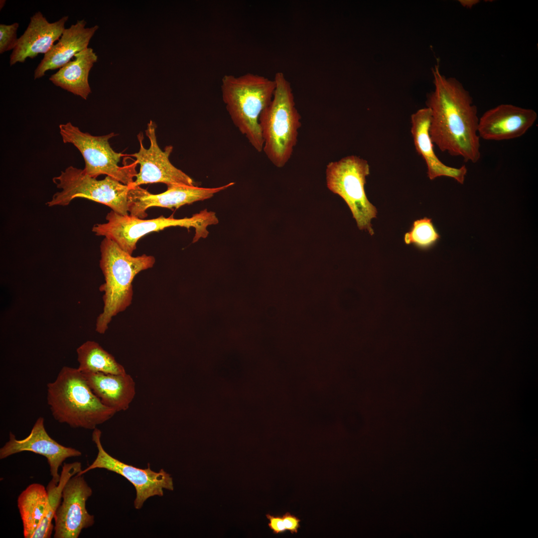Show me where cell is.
Segmentation results:
<instances>
[{
  "label": "cell",
  "mask_w": 538,
  "mask_h": 538,
  "mask_svg": "<svg viewBox=\"0 0 538 538\" xmlns=\"http://www.w3.org/2000/svg\"><path fill=\"white\" fill-rule=\"evenodd\" d=\"M432 72L434 90L426 101L432 141L442 152L476 163L481 157L479 118L473 98L459 81L443 75L438 65Z\"/></svg>",
  "instance_id": "6da1fadb"
},
{
  "label": "cell",
  "mask_w": 538,
  "mask_h": 538,
  "mask_svg": "<svg viewBox=\"0 0 538 538\" xmlns=\"http://www.w3.org/2000/svg\"><path fill=\"white\" fill-rule=\"evenodd\" d=\"M47 388V404L52 416L72 428L94 430L116 413L102 403L78 368L63 367Z\"/></svg>",
  "instance_id": "7a4b0ae2"
},
{
  "label": "cell",
  "mask_w": 538,
  "mask_h": 538,
  "mask_svg": "<svg viewBox=\"0 0 538 538\" xmlns=\"http://www.w3.org/2000/svg\"><path fill=\"white\" fill-rule=\"evenodd\" d=\"M100 252V267L105 282L99 290L104 293V307L97 318L96 331L104 334L113 318L131 304L132 282L135 275L152 268L155 260L153 256L145 254L133 257L107 238L101 242Z\"/></svg>",
  "instance_id": "3957f363"
},
{
  "label": "cell",
  "mask_w": 538,
  "mask_h": 538,
  "mask_svg": "<svg viewBox=\"0 0 538 538\" xmlns=\"http://www.w3.org/2000/svg\"><path fill=\"white\" fill-rule=\"evenodd\" d=\"M274 79L253 73L222 78V100L229 115L239 132L258 152L263 151V139L260 117L270 103L274 92Z\"/></svg>",
  "instance_id": "277c9868"
},
{
  "label": "cell",
  "mask_w": 538,
  "mask_h": 538,
  "mask_svg": "<svg viewBox=\"0 0 538 538\" xmlns=\"http://www.w3.org/2000/svg\"><path fill=\"white\" fill-rule=\"evenodd\" d=\"M273 79V96L261 113L259 123L264 141L263 151L275 166L281 168L290 159L296 145L301 116L291 84L284 74L278 72Z\"/></svg>",
  "instance_id": "5b68a950"
},
{
  "label": "cell",
  "mask_w": 538,
  "mask_h": 538,
  "mask_svg": "<svg viewBox=\"0 0 538 538\" xmlns=\"http://www.w3.org/2000/svg\"><path fill=\"white\" fill-rule=\"evenodd\" d=\"M107 223L97 224L92 228L96 235L104 236L115 242L123 250L132 255L137 242L149 233L158 232L170 227L179 226L187 229H195L193 243L201 238L207 237V228L218 223L213 212L206 210L193 215L191 217L175 219L173 215L163 216L149 220L140 219L130 215H122L113 211L107 214Z\"/></svg>",
  "instance_id": "8992f818"
},
{
  "label": "cell",
  "mask_w": 538,
  "mask_h": 538,
  "mask_svg": "<svg viewBox=\"0 0 538 538\" xmlns=\"http://www.w3.org/2000/svg\"><path fill=\"white\" fill-rule=\"evenodd\" d=\"M52 181L60 191L46 203L48 207L66 206L74 199L82 198L104 204L119 214L129 215L128 194L131 187L111 176L97 180L83 169L70 166Z\"/></svg>",
  "instance_id": "52a82bcc"
},
{
  "label": "cell",
  "mask_w": 538,
  "mask_h": 538,
  "mask_svg": "<svg viewBox=\"0 0 538 538\" xmlns=\"http://www.w3.org/2000/svg\"><path fill=\"white\" fill-rule=\"evenodd\" d=\"M369 174L368 161L354 155L329 162L326 168L328 188L345 201L358 228L373 235L371 220L377 217V210L365 193L366 178Z\"/></svg>",
  "instance_id": "ba28073f"
},
{
  "label": "cell",
  "mask_w": 538,
  "mask_h": 538,
  "mask_svg": "<svg viewBox=\"0 0 538 538\" xmlns=\"http://www.w3.org/2000/svg\"><path fill=\"white\" fill-rule=\"evenodd\" d=\"M59 133L63 142L71 143L80 152L85 161L84 172L97 178L100 175L111 176L123 184L130 185L136 174V163L120 166L121 153L115 151L109 140L114 133L102 136H93L82 132L71 122L60 124Z\"/></svg>",
  "instance_id": "9c48e42d"
},
{
  "label": "cell",
  "mask_w": 538,
  "mask_h": 538,
  "mask_svg": "<svg viewBox=\"0 0 538 538\" xmlns=\"http://www.w3.org/2000/svg\"><path fill=\"white\" fill-rule=\"evenodd\" d=\"M101 435L100 429L96 428L93 430L92 440L98 449L97 457L90 465L77 475H83L96 468H103L123 476L135 489L134 506L136 509L141 508L144 502L151 497L162 496L163 489L173 490L172 478L163 469L159 472H154L150 469L149 464L147 468L140 469L121 462L108 454L102 446Z\"/></svg>",
  "instance_id": "30bf717a"
},
{
  "label": "cell",
  "mask_w": 538,
  "mask_h": 538,
  "mask_svg": "<svg viewBox=\"0 0 538 538\" xmlns=\"http://www.w3.org/2000/svg\"><path fill=\"white\" fill-rule=\"evenodd\" d=\"M156 125L152 121L147 124L146 135L150 141L148 148L143 145V135L139 133L137 137L140 148L131 156L135 158V163L140 165L139 171L131 187L142 184L163 183L167 185L194 186L192 179L182 170L174 166L169 157L173 150L171 145L166 146L163 151L159 147L156 136Z\"/></svg>",
  "instance_id": "8fae6325"
},
{
  "label": "cell",
  "mask_w": 538,
  "mask_h": 538,
  "mask_svg": "<svg viewBox=\"0 0 538 538\" xmlns=\"http://www.w3.org/2000/svg\"><path fill=\"white\" fill-rule=\"evenodd\" d=\"M92 490L83 475H75L64 487L62 500L53 520L54 538H78L83 529L92 526L94 516L86 509Z\"/></svg>",
  "instance_id": "7c38bea8"
},
{
  "label": "cell",
  "mask_w": 538,
  "mask_h": 538,
  "mask_svg": "<svg viewBox=\"0 0 538 538\" xmlns=\"http://www.w3.org/2000/svg\"><path fill=\"white\" fill-rule=\"evenodd\" d=\"M23 451L33 452L45 457L49 466L51 481L56 484L60 478L59 468L63 462L67 458L82 455L80 451L63 446L51 438L45 429L44 418L41 416L36 420L29 435L23 439H17L9 432L8 440L0 449V459H3Z\"/></svg>",
  "instance_id": "4fadbf2b"
},
{
  "label": "cell",
  "mask_w": 538,
  "mask_h": 538,
  "mask_svg": "<svg viewBox=\"0 0 538 538\" xmlns=\"http://www.w3.org/2000/svg\"><path fill=\"white\" fill-rule=\"evenodd\" d=\"M234 184L230 182L215 188L170 185L167 186L165 192L157 194H151L139 186L131 187L128 194L129 212L131 216L143 219L147 216L146 211L150 207L178 208L185 204L209 199Z\"/></svg>",
  "instance_id": "5bb4252c"
},
{
  "label": "cell",
  "mask_w": 538,
  "mask_h": 538,
  "mask_svg": "<svg viewBox=\"0 0 538 538\" xmlns=\"http://www.w3.org/2000/svg\"><path fill=\"white\" fill-rule=\"evenodd\" d=\"M538 118L536 112L512 104H503L486 111L479 118L480 138L502 141L524 135Z\"/></svg>",
  "instance_id": "9a60e30c"
},
{
  "label": "cell",
  "mask_w": 538,
  "mask_h": 538,
  "mask_svg": "<svg viewBox=\"0 0 538 538\" xmlns=\"http://www.w3.org/2000/svg\"><path fill=\"white\" fill-rule=\"evenodd\" d=\"M68 19L64 16L54 22H49L40 11L35 13L18 38L9 57V65L23 63L27 58H34L39 54H46L59 40Z\"/></svg>",
  "instance_id": "2e32d148"
},
{
  "label": "cell",
  "mask_w": 538,
  "mask_h": 538,
  "mask_svg": "<svg viewBox=\"0 0 538 538\" xmlns=\"http://www.w3.org/2000/svg\"><path fill=\"white\" fill-rule=\"evenodd\" d=\"M431 112L427 107L420 109L411 116V133L416 151L425 161L430 180L445 176L463 184L467 172L465 165L456 168L444 164L436 156L429 134Z\"/></svg>",
  "instance_id": "e0dca14e"
},
{
  "label": "cell",
  "mask_w": 538,
  "mask_h": 538,
  "mask_svg": "<svg viewBox=\"0 0 538 538\" xmlns=\"http://www.w3.org/2000/svg\"><path fill=\"white\" fill-rule=\"evenodd\" d=\"M86 24L84 19L78 20L76 24L64 30L58 42L44 54L35 69L34 79L42 77L48 70L61 68L77 53L88 48L99 26L85 27Z\"/></svg>",
  "instance_id": "ac0fdd59"
},
{
  "label": "cell",
  "mask_w": 538,
  "mask_h": 538,
  "mask_svg": "<svg viewBox=\"0 0 538 538\" xmlns=\"http://www.w3.org/2000/svg\"><path fill=\"white\" fill-rule=\"evenodd\" d=\"M82 373L90 388L103 404L116 412L129 408L135 395V383L130 375Z\"/></svg>",
  "instance_id": "d6986e66"
},
{
  "label": "cell",
  "mask_w": 538,
  "mask_h": 538,
  "mask_svg": "<svg viewBox=\"0 0 538 538\" xmlns=\"http://www.w3.org/2000/svg\"><path fill=\"white\" fill-rule=\"evenodd\" d=\"M73 61L64 65L49 80L55 86L86 100L91 90L88 82L90 71L98 56L92 48L77 53Z\"/></svg>",
  "instance_id": "ffe728a7"
},
{
  "label": "cell",
  "mask_w": 538,
  "mask_h": 538,
  "mask_svg": "<svg viewBox=\"0 0 538 538\" xmlns=\"http://www.w3.org/2000/svg\"><path fill=\"white\" fill-rule=\"evenodd\" d=\"M24 538H32L44 518L48 506L46 488L39 483L28 486L17 498Z\"/></svg>",
  "instance_id": "44dd1931"
},
{
  "label": "cell",
  "mask_w": 538,
  "mask_h": 538,
  "mask_svg": "<svg viewBox=\"0 0 538 538\" xmlns=\"http://www.w3.org/2000/svg\"><path fill=\"white\" fill-rule=\"evenodd\" d=\"M78 369L82 373L125 374L126 371L115 358L98 343L88 340L76 350Z\"/></svg>",
  "instance_id": "7402d4cb"
},
{
  "label": "cell",
  "mask_w": 538,
  "mask_h": 538,
  "mask_svg": "<svg viewBox=\"0 0 538 538\" xmlns=\"http://www.w3.org/2000/svg\"><path fill=\"white\" fill-rule=\"evenodd\" d=\"M82 470L79 462L64 463L62 466L60 480L57 484L50 481L46 490L48 496L47 510L44 518L32 538H49L54 530L52 523L56 510L62 500V491L64 486L72 476Z\"/></svg>",
  "instance_id": "603a6c76"
},
{
  "label": "cell",
  "mask_w": 538,
  "mask_h": 538,
  "mask_svg": "<svg viewBox=\"0 0 538 538\" xmlns=\"http://www.w3.org/2000/svg\"><path fill=\"white\" fill-rule=\"evenodd\" d=\"M440 237L430 218L424 217L414 221L409 231L404 236L406 244H412L422 250L432 247Z\"/></svg>",
  "instance_id": "cb8c5ba5"
},
{
  "label": "cell",
  "mask_w": 538,
  "mask_h": 538,
  "mask_svg": "<svg viewBox=\"0 0 538 538\" xmlns=\"http://www.w3.org/2000/svg\"><path fill=\"white\" fill-rule=\"evenodd\" d=\"M19 23H13L11 24H0V53L13 50L18 40L17 30Z\"/></svg>",
  "instance_id": "d4e9b609"
},
{
  "label": "cell",
  "mask_w": 538,
  "mask_h": 538,
  "mask_svg": "<svg viewBox=\"0 0 538 538\" xmlns=\"http://www.w3.org/2000/svg\"><path fill=\"white\" fill-rule=\"evenodd\" d=\"M267 518L269 520L268 526L274 534L284 533L285 529L282 516H274L268 514Z\"/></svg>",
  "instance_id": "484cf974"
},
{
  "label": "cell",
  "mask_w": 538,
  "mask_h": 538,
  "mask_svg": "<svg viewBox=\"0 0 538 538\" xmlns=\"http://www.w3.org/2000/svg\"><path fill=\"white\" fill-rule=\"evenodd\" d=\"M282 517L286 530L291 534L297 533L300 528V519L289 512L285 513Z\"/></svg>",
  "instance_id": "4316f807"
},
{
  "label": "cell",
  "mask_w": 538,
  "mask_h": 538,
  "mask_svg": "<svg viewBox=\"0 0 538 538\" xmlns=\"http://www.w3.org/2000/svg\"><path fill=\"white\" fill-rule=\"evenodd\" d=\"M460 3L464 7L470 8L479 2L477 0H460Z\"/></svg>",
  "instance_id": "83f0119b"
},
{
  "label": "cell",
  "mask_w": 538,
  "mask_h": 538,
  "mask_svg": "<svg viewBox=\"0 0 538 538\" xmlns=\"http://www.w3.org/2000/svg\"><path fill=\"white\" fill-rule=\"evenodd\" d=\"M5 2H6V1H5V0H1L0 1V9H1V8H2L3 7V6L4 5V4H5Z\"/></svg>",
  "instance_id": "f1b7e54d"
}]
</instances>
